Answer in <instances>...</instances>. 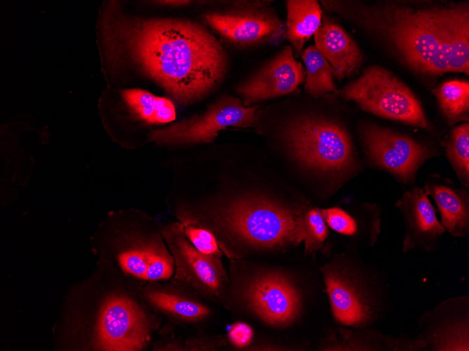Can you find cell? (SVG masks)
<instances>
[{
    "label": "cell",
    "instance_id": "cell-1",
    "mask_svg": "<svg viewBox=\"0 0 469 351\" xmlns=\"http://www.w3.org/2000/svg\"><path fill=\"white\" fill-rule=\"evenodd\" d=\"M110 8L103 22L109 57L128 58L178 103L202 99L223 80L225 51L199 23L131 17Z\"/></svg>",
    "mask_w": 469,
    "mask_h": 351
},
{
    "label": "cell",
    "instance_id": "cell-2",
    "mask_svg": "<svg viewBox=\"0 0 469 351\" xmlns=\"http://www.w3.org/2000/svg\"><path fill=\"white\" fill-rule=\"evenodd\" d=\"M386 29L395 47L413 69L423 73L469 74L468 7L389 9Z\"/></svg>",
    "mask_w": 469,
    "mask_h": 351
},
{
    "label": "cell",
    "instance_id": "cell-3",
    "mask_svg": "<svg viewBox=\"0 0 469 351\" xmlns=\"http://www.w3.org/2000/svg\"><path fill=\"white\" fill-rule=\"evenodd\" d=\"M306 199L288 202L267 194H245L216 202L212 226L225 238L228 256L247 252L284 253L306 240Z\"/></svg>",
    "mask_w": 469,
    "mask_h": 351
},
{
    "label": "cell",
    "instance_id": "cell-4",
    "mask_svg": "<svg viewBox=\"0 0 469 351\" xmlns=\"http://www.w3.org/2000/svg\"><path fill=\"white\" fill-rule=\"evenodd\" d=\"M318 269L337 324L357 329L376 326L392 311L388 277L381 268L345 252Z\"/></svg>",
    "mask_w": 469,
    "mask_h": 351
},
{
    "label": "cell",
    "instance_id": "cell-5",
    "mask_svg": "<svg viewBox=\"0 0 469 351\" xmlns=\"http://www.w3.org/2000/svg\"><path fill=\"white\" fill-rule=\"evenodd\" d=\"M299 277L284 268L265 266L239 279L238 299L251 315L274 329H286L302 319L308 293Z\"/></svg>",
    "mask_w": 469,
    "mask_h": 351
},
{
    "label": "cell",
    "instance_id": "cell-6",
    "mask_svg": "<svg viewBox=\"0 0 469 351\" xmlns=\"http://www.w3.org/2000/svg\"><path fill=\"white\" fill-rule=\"evenodd\" d=\"M288 151L301 165L323 173H341L354 165V149L346 130L329 119L302 116L282 130Z\"/></svg>",
    "mask_w": 469,
    "mask_h": 351
},
{
    "label": "cell",
    "instance_id": "cell-7",
    "mask_svg": "<svg viewBox=\"0 0 469 351\" xmlns=\"http://www.w3.org/2000/svg\"><path fill=\"white\" fill-rule=\"evenodd\" d=\"M364 111L426 129L428 122L419 101L392 72L378 66L366 68L339 92Z\"/></svg>",
    "mask_w": 469,
    "mask_h": 351
},
{
    "label": "cell",
    "instance_id": "cell-8",
    "mask_svg": "<svg viewBox=\"0 0 469 351\" xmlns=\"http://www.w3.org/2000/svg\"><path fill=\"white\" fill-rule=\"evenodd\" d=\"M257 109V106H245L239 99L225 95L211 104L204 113L155 130L149 138L157 144L210 143L220 130L227 127L251 126Z\"/></svg>",
    "mask_w": 469,
    "mask_h": 351
},
{
    "label": "cell",
    "instance_id": "cell-9",
    "mask_svg": "<svg viewBox=\"0 0 469 351\" xmlns=\"http://www.w3.org/2000/svg\"><path fill=\"white\" fill-rule=\"evenodd\" d=\"M164 235L174 261V280L215 302H223L228 279L220 259L198 251L188 241L180 223L166 227Z\"/></svg>",
    "mask_w": 469,
    "mask_h": 351
},
{
    "label": "cell",
    "instance_id": "cell-10",
    "mask_svg": "<svg viewBox=\"0 0 469 351\" xmlns=\"http://www.w3.org/2000/svg\"><path fill=\"white\" fill-rule=\"evenodd\" d=\"M95 326L98 349L133 351L143 348L149 340L146 317L131 298L113 295L104 303Z\"/></svg>",
    "mask_w": 469,
    "mask_h": 351
},
{
    "label": "cell",
    "instance_id": "cell-11",
    "mask_svg": "<svg viewBox=\"0 0 469 351\" xmlns=\"http://www.w3.org/2000/svg\"><path fill=\"white\" fill-rule=\"evenodd\" d=\"M206 22L227 41L239 46L265 40L276 41L285 34V26L267 3H253L204 16Z\"/></svg>",
    "mask_w": 469,
    "mask_h": 351
},
{
    "label": "cell",
    "instance_id": "cell-12",
    "mask_svg": "<svg viewBox=\"0 0 469 351\" xmlns=\"http://www.w3.org/2000/svg\"><path fill=\"white\" fill-rule=\"evenodd\" d=\"M425 351H469V295L447 298L418 319Z\"/></svg>",
    "mask_w": 469,
    "mask_h": 351
},
{
    "label": "cell",
    "instance_id": "cell-13",
    "mask_svg": "<svg viewBox=\"0 0 469 351\" xmlns=\"http://www.w3.org/2000/svg\"><path fill=\"white\" fill-rule=\"evenodd\" d=\"M362 137L372 161L404 184L414 181L418 169L430 156V151L415 140L376 125L364 126Z\"/></svg>",
    "mask_w": 469,
    "mask_h": 351
},
{
    "label": "cell",
    "instance_id": "cell-14",
    "mask_svg": "<svg viewBox=\"0 0 469 351\" xmlns=\"http://www.w3.org/2000/svg\"><path fill=\"white\" fill-rule=\"evenodd\" d=\"M305 77L303 65L296 60L292 47L287 46L236 90L243 97V104L251 106L296 92Z\"/></svg>",
    "mask_w": 469,
    "mask_h": 351
},
{
    "label": "cell",
    "instance_id": "cell-15",
    "mask_svg": "<svg viewBox=\"0 0 469 351\" xmlns=\"http://www.w3.org/2000/svg\"><path fill=\"white\" fill-rule=\"evenodd\" d=\"M395 205L405 226L402 252L407 253L416 249L429 252L436 250L446 230L424 188L414 187L406 191Z\"/></svg>",
    "mask_w": 469,
    "mask_h": 351
},
{
    "label": "cell",
    "instance_id": "cell-16",
    "mask_svg": "<svg viewBox=\"0 0 469 351\" xmlns=\"http://www.w3.org/2000/svg\"><path fill=\"white\" fill-rule=\"evenodd\" d=\"M117 262L127 274L146 280L168 279L175 268L172 255L159 238L131 240L119 252Z\"/></svg>",
    "mask_w": 469,
    "mask_h": 351
},
{
    "label": "cell",
    "instance_id": "cell-17",
    "mask_svg": "<svg viewBox=\"0 0 469 351\" xmlns=\"http://www.w3.org/2000/svg\"><path fill=\"white\" fill-rule=\"evenodd\" d=\"M435 202L446 231L455 238L469 233V195L448 179L435 174L430 177L423 188Z\"/></svg>",
    "mask_w": 469,
    "mask_h": 351
},
{
    "label": "cell",
    "instance_id": "cell-18",
    "mask_svg": "<svg viewBox=\"0 0 469 351\" xmlns=\"http://www.w3.org/2000/svg\"><path fill=\"white\" fill-rule=\"evenodd\" d=\"M315 47L334 70L338 80L352 76L363 61L355 41L338 25L325 20L314 34Z\"/></svg>",
    "mask_w": 469,
    "mask_h": 351
},
{
    "label": "cell",
    "instance_id": "cell-19",
    "mask_svg": "<svg viewBox=\"0 0 469 351\" xmlns=\"http://www.w3.org/2000/svg\"><path fill=\"white\" fill-rule=\"evenodd\" d=\"M395 337L376 326L362 329L338 324L327 328L319 340V351H392Z\"/></svg>",
    "mask_w": 469,
    "mask_h": 351
},
{
    "label": "cell",
    "instance_id": "cell-20",
    "mask_svg": "<svg viewBox=\"0 0 469 351\" xmlns=\"http://www.w3.org/2000/svg\"><path fill=\"white\" fill-rule=\"evenodd\" d=\"M329 228L341 235L360 238L368 247H373L381 233V209L379 207L359 219L341 207L321 209Z\"/></svg>",
    "mask_w": 469,
    "mask_h": 351
},
{
    "label": "cell",
    "instance_id": "cell-21",
    "mask_svg": "<svg viewBox=\"0 0 469 351\" xmlns=\"http://www.w3.org/2000/svg\"><path fill=\"white\" fill-rule=\"evenodd\" d=\"M286 6L285 36L295 53L300 55L305 42L322 25V9L313 0H289Z\"/></svg>",
    "mask_w": 469,
    "mask_h": 351
},
{
    "label": "cell",
    "instance_id": "cell-22",
    "mask_svg": "<svg viewBox=\"0 0 469 351\" xmlns=\"http://www.w3.org/2000/svg\"><path fill=\"white\" fill-rule=\"evenodd\" d=\"M126 104L133 113L148 123H166L176 118L173 103L141 89H126L121 91Z\"/></svg>",
    "mask_w": 469,
    "mask_h": 351
},
{
    "label": "cell",
    "instance_id": "cell-23",
    "mask_svg": "<svg viewBox=\"0 0 469 351\" xmlns=\"http://www.w3.org/2000/svg\"><path fill=\"white\" fill-rule=\"evenodd\" d=\"M146 296L156 307L181 320L200 321L211 313L204 304L176 291H149Z\"/></svg>",
    "mask_w": 469,
    "mask_h": 351
},
{
    "label": "cell",
    "instance_id": "cell-24",
    "mask_svg": "<svg viewBox=\"0 0 469 351\" xmlns=\"http://www.w3.org/2000/svg\"><path fill=\"white\" fill-rule=\"evenodd\" d=\"M306 69L305 91L313 97L325 93H338L334 83V70L321 53L313 46L301 54Z\"/></svg>",
    "mask_w": 469,
    "mask_h": 351
},
{
    "label": "cell",
    "instance_id": "cell-25",
    "mask_svg": "<svg viewBox=\"0 0 469 351\" xmlns=\"http://www.w3.org/2000/svg\"><path fill=\"white\" fill-rule=\"evenodd\" d=\"M439 106L450 124L468 118L469 83L454 80L444 82L434 92Z\"/></svg>",
    "mask_w": 469,
    "mask_h": 351
},
{
    "label": "cell",
    "instance_id": "cell-26",
    "mask_svg": "<svg viewBox=\"0 0 469 351\" xmlns=\"http://www.w3.org/2000/svg\"><path fill=\"white\" fill-rule=\"evenodd\" d=\"M447 154L463 185L469 186V124L456 126L451 132L447 144Z\"/></svg>",
    "mask_w": 469,
    "mask_h": 351
},
{
    "label": "cell",
    "instance_id": "cell-27",
    "mask_svg": "<svg viewBox=\"0 0 469 351\" xmlns=\"http://www.w3.org/2000/svg\"><path fill=\"white\" fill-rule=\"evenodd\" d=\"M306 240L304 254L315 259L318 252L327 251L329 237V227L322 214L321 209L310 205L305 212Z\"/></svg>",
    "mask_w": 469,
    "mask_h": 351
},
{
    "label": "cell",
    "instance_id": "cell-28",
    "mask_svg": "<svg viewBox=\"0 0 469 351\" xmlns=\"http://www.w3.org/2000/svg\"><path fill=\"white\" fill-rule=\"evenodd\" d=\"M184 233L192 245L200 252L220 258L222 249L214 234L197 221L184 220Z\"/></svg>",
    "mask_w": 469,
    "mask_h": 351
},
{
    "label": "cell",
    "instance_id": "cell-29",
    "mask_svg": "<svg viewBox=\"0 0 469 351\" xmlns=\"http://www.w3.org/2000/svg\"><path fill=\"white\" fill-rule=\"evenodd\" d=\"M253 337V329L244 322H237L232 324L227 332L229 342L235 347L248 348Z\"/></svg>",
    "mask_w": 469,
    "mask_h": 351
},
{
    "label": "cell",
    "instance_id": "cell-30",
    "mask_svg": "<svg viewBox=\"0 0 469 351\" xmlns=\"http://www.w3.org/2000/svg\"><path fill=\"white\" fill-rule=\"evenodd\" d=\"M392 351H425V345L418 335L411 337L401 333L394 338Z\"/></svg>",
    "mask_w": 469,
    "mask_h": 351
},
{
    "label": "cell",
    "instance_id": "cell-31",
    "mask_svg": "<svg viewBox=\"0 0 469 351\" xmlns=\"http://www.w3.org/2000/svg\"><path fill=\"white\" fill-rule=\"evenodd\" d=\"M309 343L299 344L298 345H289V343H284L277 341H267L262 342L253 347H248L251 350H267V351H291V350H303L308 348Z\"/></svg>",
    "mask_w": 469,
    "mask_h": 351
},
{
    "label": "cell",
    "instance_id": "cell-32",
    "mask_svg": "<svg viewBox=\"0 0 469 351\" xmlns=\"http://www.w3.org/2000/svg\"><path fill=\"white\" fill-rule=\"evenodd\" d=\"M162 4L171 5V6H183L189 4V1H157Z\"/></svg>",
    "mask_w": 469,
    "mask_h": 351
}]
</instances>
